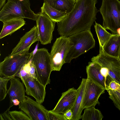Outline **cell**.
<instances>
[{
	"mask_svg": "<svg viewBox=\"0 0 120 120\" xmlns=\"http://www.w3.org/2000/svg\"><path fill=\"white\" fill-rule=\"evenodd\" d=\"M97 0H79L71 12L63 20L57 22V30L60 36L68 37L87 30L96 19Z\"/></svg>",
	"mask_w": 120,
	"mask_h": 120,
	"instance_id": "obj_1",
	"label": "cell"
},
{
	"mask_svg": "<svg viewBox=\"0 0 120 120\" xmlns=\"http://www.w3.org/2000/svg\"><path fill=\"white\" fill-rule=\"evenodd\" d=\"M29 0H8L0 11V21L2 22L13 19L26 18L36 21L38 14L30 9Z\"/></svg>",
	"mask_w": 120,
	"mask_h": 120,
	"instance_id": "obj_2",
	"label": "cell"
},
{
	"mask_svg": "<svg viewBox=\"0 0 120 120\" xmlns=\"http://www.w3.org/2000/svg\"><path fill=\"white\" fill-rule=\"evenodd\" d=\"M73 45L67 55L65 63L71 60L94 47L95 41L90 30H87L69 37Z\"/></svg>",
	"mask_w": 120,
	"mask_h": 120,
	"instance_id": "obj_3",
	"label": "cell"
},
{
	"mask_svg": "<svg viewBox=\"0 0 120 120\" xmlns=\"http://www.w3.org/2000/svg\"><path fill=\"white\" fill-rule=\"evenodd\" d=\"M99 11L103 19L102 26L113 34L120 28V1L102 0Z\"/></svg>",
	"mask_w": 120,
	"mask_h": 120,
	"instance_id": "obj_4",
	"label": "cell"
},
{
	"mask_svg": "<svg viewBox=\"0 0 120 120\" xmlns=\"http://www.w3.org/2000/svg\"><path fill=\"white\" fill-rule=\"evenodd\" d=\"M32 61L36 78L45 87L50 83V75L52 71L50 54L46 48L38 49L33 54Z\"/></svg>",
	"mask_w": 120,
	"mask_h": 120,
	"instance_id": "obj_5",
	"label": "cell"
},
{
	"mask_svg": "<svg viewBox=\"0 0 120 120\" xmlns=\"http://www.w3.org/2000/svg\"><path fill=\"white\" fill-rule=\"evenodd\" d=\"M34 51L29 50L6 57L0 63V76L11 77L16 76L22 67L29 60Z\"/></svg>",
	"mask_w": 120,
	"mask_h": 120,
	"instance_id": "obj_6",
	"label": "cell"
},
{
	"mask_svg": "<svg viewBox=\"0 0 120 120\" xmlns=\"http://www.w3.org/2000/svg\"><path fill=\"white\" fill-rule=\"evenodd\" d=\"M72 45L68 37L60 36L57 38L50 53L52 71H60L65 63L67 55Z\"/></svg>",
	"mask_w": 120,
	"mask_h": 120,
	"instance_id": "obj_7",
	"label": "cell"
},
{
	"mask_svg": "<svg viewBox=\"0 0 120 120\" xmlns=\"http://www.w3.org/2000/svg\"><path fill=\"white\" fill-rule=\"evenodd\" d=\"M91 62L96 63L101 67H106L109 71V75L113 81L120 85V59L105 53L103 49L99 54L93 57Z\"/></svg>",
	"mask_w": 120,
	"mask_h": 120,
	"instance_id": "obj_8",
	"label": "cell"
},
{
	"mask_svg": "<svg viewBox=\"0 0 120 120\" xmlns=\"http://www.w3.org/2000/svg\"><path fill=\"white\" fill-rule=\"evenodd\" d=\"M38 14L36 21L39 41L43 45L50 43L56 22L52 20L44 13L41 11Z\"/></svg>",
	"mask_w": 120,
	"mask_h": 120,
	"instance_id": "obj_9",
	"label": "cell"
},
{
	"mask_svg": "<svg viewBox=\"0 0 120 120\" xmlns=\"http://www.w3.org/2000/svg\"><path fill=\"white\" fill-rule=\"evenodd\" d=\"M19 109L24 112L31 120H48V111L41 104L25 96L19 105Z\"/></svg>",
	"mask_w": 120,
	"mask_h": 120,
	"instance_id": "obj_10",
	"label": "cell"
},
{
	"mask_svg": "<svg viewBox=\"0 0 120 120\" xmlns=\"http://www.w3.org/2000/svg\"><path fill=\"white\" fill-rule=\"evenodd\" d=\"M106 90L87 78L82 104L83 109L92 106H95L97 104L99 105V98Z\"/></svg>",
	"mask_w": 120,
	"mask_h": 120,
	"instance_id": "obj_11",
	"label": "cell"
},
{
	"mask_svg": "<svg viewBox=\"0 0 120 120\" xmlns=\"http://www.w3.org/2000/svg\"><path fill=\"white\" fill-rule=\"evenodd\" d=\"M22 83L25 86L27 94L33 97L39 103L44 102L46 94L45 87L36 78L29 77Z\"/></svg>",
	"mask_w": 120,
	"mask_h": 120,
	"instance_id": "obj_12",
	"label": "cell"
},
{
	"mask_svg": "<svg viewBox=\"0 0 120 120\" xmlns=\"http://www.w3.org/2000/svg\"><path fill=\"white\" fill-rule=\"evenodd\" d=\"M77 92V89L72 88L63 93L55 107L51 111L64 114L67 110L71 109L75 103Z\"/></svg>",
	"mask_w": 120,
	"mask_h": 120,
	"instance_id": "obj_13",
	"label": "cell"
},
{
	"mask_svg": "<svg viewBox=\"0 0 120 120\" xmlns=\"http://www.w3.org/2000/svg\"><path fill=\"white\" fill-rule=\"evenodd\" d=\"M39 40L37 27L35 25L20 38L18 43L12 49L10 55H13L29 50L33 43Z\"/></svg>",
	"mask_w": 120,
	"mask_h": 120,
	"instance_id": "obj_14",
	"label": "cell"
},
{
	"mask_svg": "<svg viewBox=\"0 0 120 120\" xmlns=\"http://www.w3.org/2000/svg\"><path fill=\"white\" fill-rule=\"evenodd\" d=\"M101 68L100 65L96 63L89 62L86 68L87 78L106 90L110 83L113 80L109 76L106 79L101 75L100 72Z\"/></svg>",
	"mask_w": 120,
	"mask_h": 120,
	"instance_id": "obj_15",
	"label": "cell"
},
{
	"mask_svg": "<svg viewBox=\"0 0 120 120\" xmlns=\"http://www.w3.org/2000/svg\"><path fill=\"white\" fill-rule=\"evenodd\" d=\"M10 81V85L7 92L9 96L10 104L14 99H18L21 102L25 96L26 90L23 83L20 82L18 78L15 77H11Z\"/></svg>",
	"mask_w": 120,
	"mask_h": 120,
	"instance_id": "obj_16",
	"label": "cell"
},
{
	"mask_svg": "<svg viewBox=\"0 0 120 120\" xmlns=\"http://www.w3.org/2000/svg\"><path fill=\"white\" fill-rule=\"evenodd\" d=\"M87 79L83 78L77 89V94L74 105L71 109L73 113L71 120H79L81 119V113L83 109L82 104Z\"/></svg>",
	"mask_w": 120,
	"mask_h": 120,
	"instance_id": "obj_17",
	"label": "cell"
},
{
	"mask_svg": "<svg viewBox=\"0 0 120 120\" xmlns=\"http://www.w3.org/2000/svg\"><path fill=\"white\" fill-rule=\"evenodd\" d=\"M3 27L0 34V39L11 35L25 24L24 18L13 19L3 22Z\"/></svg>",
	"mask_w": 120,
	"mask_h": 120,
	"instance_id": "obj_18",
	"label": "cell"
},
{
	"mask_svg": "<svg viewBox=\"0 0 120 120\" xmlns=\"http://www.w3.org/2000/svg\"><path fill=\"white\" fill-rule=\"evenodd\" d=\"M103 50L108 55L119 58L120 35L117 34H112V36L104 45Z\"/></svg>",
	"mask_w": 120,
	"mask_h": 120,
	"instance_id": "obj_19",
	"label": "cell"
},
{
	"mask_svg": "<svg viewBox=\"0 0 120 120\" xmlns=\"http://www.w3.org/2000/svg\"><path fill=\"white\" fill-rule=\"evenodd\" d=\"M44 2L56 9L68 14L73 8L76 1L75 0H44Z\"/></svg>",
	"mask_w": 120,
	"mask_h": 120,
	"instance_id": "obj_20",
	"label": "cell"
},
{
	"mask_svg": "<svg viewBox=\"0 0 120 120\" xmlns=\"http://www.w3.org/2000/svg\"><path fill=\"white\" fill-rule=\"evenodd\" d=\"M41 10V12L45 13L52 20L55 22L61 21L68 14L56 9L45 2L43 3Z\"/></svg>",
	"mask_w": 120,
	"mask_h": 120,
	"instance_id": "obj_21",
	"label": "cell"
},
{
	"mask_svg": "<svg viewBox=\"0 0 120 120\" xmlns=\"http://www.w3.org/2000/svg\"><path fill=\"white\" fill-rule=\"evenodd\" d=\"M94 27L98 38L100 46V51L103 49V47L112 35L100 24L95 22Z\"/></svg>",
	"mask_w": 120,
	"mask_h": 120,
	"instance_id": "obj_22",
	"label": "cell"
},
{
	"mask_svg": "<svg viewBox=\"0 0 120 120\" xmlns=\"http://www.w3.org/2000/svg\"><path fill=\"white\" fill-rule=\"evenodd\" d=\"M103 118L101 111L96 109L95 106L85 109L84 113L81 116L82 120H101Z\"/></svg>",
	"mask_w": 120,
	"mask_h": 120,
	"instance_id": "obj_23",
	"label": "cell"
},
{
	"mask_svg": "<svg viewBox=\"0 0 120 120\" xmlns=\"http://www.w3.org/2000/svg\"><path fill=\"white\" fill-rule=\"evenodd\" d=\"M11 77H0V101L4 100L7 94V85Z\"/></svg>",
	"mask_w": 120,
	"mask_h": 120,
	"instance_id": "obj_24",
	"label": "cell"
},
{
	"mask_svg": "<svg viewBox=\"0 0 120 120\" xmlns=\"http://www.w3.org/2000/svg\"><path fill=\"white\" fill-rule=\"evenodd\" d=\"M106 90L108 93L109 98L112 101L116 107L120 110V89L117 90L108 89Z\"/></svg>",
	"mask_w": 120,
	"mask_h": 120,
	"instance_id": "obj_25",
	"label": "cell"
},
{
	"mask_svg": "<svg viewBox=\"0 0 120 120\" xmlns=\"http://www.w3.org/2000/svg\"><path fill=\"white\" fill-rule=\"evenodd\" d=\"M12 120H31L30 118L22 111H9Z\"/></svg>",
	"mask_w": 120,
	"mask_h": 120,
	"instance_id": "obj_26",
	"label": "cell"
},
{
	"mask_svg": "<svg viewBox=\"0 0 120 120\" xmlns=\"http://www.w3.org/2000/svg\"><path fill=\"white\" fill-rule=\"evenodd\" d=\"M48 120H68L63 114L48 111L47 114Z\"/></svg>",
	"mask_w": 120,
	"mask_h": 120,
	"instance_id": "obj_27",
	"label": "cell"
},
{
	"mask_svg": "<svg viewBox=\"0 0 120 120\" xmlns=\"http://www.w3.org/2000/svg\"><path fill=\"white\" fill-rule=\"evenodd\" d=\"M16 76L20 78L22 82H24L28 77L31 76L29 74L27 73L23 69L22 66L19 72Z\"/></svg>",
	"mask_w": 120,
	"mask_h": 120,
	"instance_id": "obj_28",
	"label": "cell"
},
{
	"mask_svg": "<svg viewBox=\"0 0 120 120\" xmlns=\"http://www.w3.org/2000/svg\"><path fill=\"white\" fill-rule=\"evenodd\" d=\"M107 89L117 90L120 89V85L116 81H112L110 83Z\"/></svg>",
	"mask_w": 120,
	"mask_h": 120,
	"instance_id": "obj_29",
	"label": "cell"
},
{
	"mask_svg": "<svg viewBox=\"0 0 120 120\" xmlns=\"http://www.w3.org/2000/svg\"><path fill=\"white\" fill-rule=\"evenodd\" d=\"M32 59L31 60L30 62L29 74L31 76L34 78H36L35 69L34 65L32 61Z\"/></svg>",
	"mask_w": 120,
	"mask_h": 120,
	"instance_id": "obj_30",
	"label": "cell"
},
{
	"mask_svg": "<svg viewBox=\"0 0 120 120\" xmlns=\"http://www.w3.org/2000/svg\"><path fill=\"white\" fill-rule=\"evenodd\" d=\"M100 72L101 75L106 79H107L109 77V70L107 68L101 67Z\"/></svg>",
	"mask_w": 120,
	"mask_h": 120,
	"instance_id": "obj_31",
	"label": "cell"
},
{
	"mask_svg": "<svg viewBox=\"0 0 120 120\" xmlns=\"http://www.w3.org/2000/svg\"><path fill=\"white\" fill-rule=\"evenodd\" d=\"M63 114L67 120H71L73 117V113L71 109L66 111Z\"/></svg>",
	"mask_w": 120,
	"mask_h": 120,
	"instance_id": "obj_32",
	"label": "cell"
},
{
	"mask_svg": "<svg viewBox=\"0 0 120 120\" xmlns=\"http://www.w3.org/2000/svg\"><path fill=\"white\" fill-rule=\"evenodd\" d=\"M10 108H8L5 112L2 113V114H1L4 120H12L9 113Z\"/></svg>",
	"mask_w": 120,
	"mask_h": 120,
	"instance_id": "obj_33",
	"label": "cell"
},
{
	"mask_svg": "<svg viewBox=\"0 0 120 120\" xmlns=\"http://www.w3.org/2000/svg\"><path fill=\"white\" fill-rule=\"evenodd\" d=\"M6 0H0V10H1L5 4Z\"/></svg>",
	"mask_w": 120,
	"mask_h": 120,
	"instance_id": "obj_34",
	"label": "cell"
},
{
	"mask_svg": "<svg viewBox=\"0 0 120 120\" xmlns=\"http://www.w3.org/2000/svg\"><path fill=\"white\" fill-rule=\"evenodd\" d=\"M117 34L120 35V28H118L117 30Z\"/></svg>",
	"mask_w": 120,
	"mask_h": 120,
	"instance_id": "obj_35",
	"label": "cell"
},
{
	"mask_svg": "<svg viewBox=\"0 0 120 120\" xmlns=\"http://www.w3.org/2000/svg\"><path fill=\"white\" fill-rule=\"evenodd\" d=\"M119 58L120 59V55H119Z\"/></svg>",
	"mask_w": 120,
	"mask_h": 120,
	"instance_id": "obj_36",
	"label": "cell"
},
{
	"mask_svg": "<svg viewBox=\"0 0 120 120\" xmlns=\"http://www.w3.org/2000/svg\"><path fill=\"white\" fill-rule=\"evenodd\" d=\"M76 1V2L77 1H78L79 0H75Z\"/></svg>",
	"mask_w": 120,
	"mask_h": 120,
	"instance_id": "obj_37",
	"label": "cell"
},
{
	"mask_svg": "<svg viewBox=\"0 0 120 120\" xmlns=\"http://www.w3.org/2000/svg\"></svg>",
	"mask_w": 120,
	"mask_h": 120,
	"instance_id": "obj_38",
	"label": "cell"
}]
</instances>
